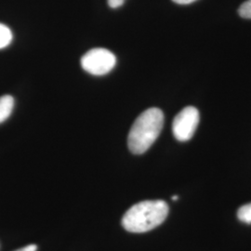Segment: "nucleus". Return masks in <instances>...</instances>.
<instances>
[{
  "mask_svg": "<svg viewBox=\"0 0 251 251\" xmlns=\"http://www.w3.org/2000/svg\"><path fill=\"white\" fill-rule=\"evenodd\" d=\"M36 250H37V246L35 244H31L27 247H25L23 249H20V250L15 251H36Z\"/></svg>",
  "mask_w": 251,
  "mask_h": 251,
  "instance_id": "obj_10",
  "label": "nucleus"
},
{
  "mask_svg": "<svg viewBox=\"0 0 251 251\" xmlns=\"http://www.w3.org/2000/svg\"><path fill=\"white\" fill-rule=\"evenodd\" d=\"M239 15L245 19H251V0L244 2L238 9Z\"/></svg>",
  "mask_w": 251,
  "mask_h": 251,
  "instance_id": "obj_8",
  "label": "nucleus"
},
{
  "mask_svg": "<svg viewBox=\"0 0 251 251\" xmlns=\"http://www.w3.org/2000/svg\"><path fill=\"white\" fill-rule=\"evenodd\" d=\"M14 107V99L10 95L0 97V124L6 121L12 113Z\"/></svg>",
  "mask_w": 251,
  "mask_h": 251,
  "instance_id": "obj_5",
  "label": "nucleus"
},
{
  "mask_svg": "<svg viewBox=\"0 0 251 251\" xmlns=\"http://www.w3.org/2000/svg\"><path fill=\"white\" fill-rule=\"evenodd\" d=\"M238 219L245 224H251V203L241 206L237 211Z\"/></svg>",
  "mask_w": 251,
  "mask_h": 251,
  "instance_id": "obj_7",
  "label": "nucleus"
},
{
  "mask_svg": "<svg viewBox=\"0 0 251 251\" xmlns=\"http://www.w3.org/2000/svg\"><path fill=\"white\" fill-rule=\"evenodd\" d=\"M12 33L9 27L0 24V50L8 47L12 41Z\"/></svg>",
  "mask_w": 251,
  "mask_h": 251,
  "instance_id": "obj_6",
  "label": "nucleus"
},
{
  "mask_svg": "<svg viewBox=\"0 0 251 251\" xmlns=\"http://www.w3.org/2000/svg\"><path fill=\"white\" fill-rule=\"evenodd\" d=\"M164 125V114L160 109H147L135 120L128 137L127 146L130 152L142 154L156 141Z\"/></svg>",
  "mask_w": 251,
  "mask_h": 251,
  "instance_id": "obj_2",
  "label": "nucleus"
},
{
  "mask_svg": "<svg viewBox=\"0 0 251 251\" xmlns=\"http://www.w3.org/2000/svg\"><path fill=\"white\" fill-rule=\"evenodd\" d=\"M178 197L177 196H174V197H172V200H174V201H176V200H178Z\"/></svg>",
  "mask_w": 251,
  "mask_h": 251,
  "instance_id": "obj_12",
  "label": "nucleus"
},
{
  "mask_svg": "<svg viewBox=\"0 0 251 251\" xmlns=\"http://www.w3.org/2000/svg\"><path fill=\"white\" fill-rule=\"evenodd\" d=\"M199 112L194 106L183 108L172 123L174 137L179 142H187L195 134L199 124Z\"/></svg>",
  "mask_w": 251,
  "mask_h": 251,
  "instance_id": "obj_4",
  "label": "nucleus"
},
{
  "mask_svg": "<svg viewBox=\"0 0 251 251\" xmlns=\"http://www.w3.org/2000/svg\"><path fill=\"white\" fill-rule=\"evenodd\" d=\"M172 1L177 3V4H179V5H188V4H191V3L196 2L197 0H172Z\"/></svg>",
  "mask_w": 251,
  "mask_h": 251,
  "instance_id": "obj_11",
  "label": "nucleus"
},
{
  "mask_svg": "<svg viewBox=\"0 0 251 251\" xmlns=\"http://www.w3.org/2000/svg\"><path fill=\"white\" fill-rule=\"evenodd\" d=\"M169 214V206L163 200H146L131 206L122 219L127 232L145 233L162 225Z\"/></svg>",
  "mask_w": 251,
  "mask_h": 251,
  "instance_id": "obj_1",
  "label": "nucleus"
},
{
  "mask_svg": "<svg viewBox=\"0 0 251 251\" xmlns=\"http://www.w3.org/2000/svg\"><path fill=\"white\" fill-rule=\"evenodd\" d=\"M107 1L109 7L112 9H117L121 7L125 2V0H107Z\"/></svg>",
  "mask_w": 251,
  "mask_h": 251,
  "instance_id": "obj_9",
  "label": "nucleus"
},
{
  "mask_svg": "<svg viewBox=\"0 0 251 251\" xmlns=\"http://www.w3.org/2000/svg\"><path fill=\"white\" fill-rule=\"evenodd\" d=\"M117 64L115 54L103 48H95L81 58L82 68L93 75H104L111 72Z\"/></svg>",
  "mask_w": 251,
  "mask_h": 251,
  "instance_id": "obj_3",
  "label": "nucleus"
}]
</instances>
